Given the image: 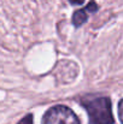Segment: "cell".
Returning <instances> with one entry per match:
<instances>
[{"instance_id":"6da1fadb","label":"cell","mask_w":123,"mask_h":124,"mask_svg":"<svg viewBox=\"0 0 123 124\" xmlns=\"http://www.w3.org/2000/svg\"><path fill=\"white\" fill-rule=\"evenodd\" d=\"M89 116V124H114L111 101L106 96L87 98L82 100Z\"/></svg>"},{"instance_id":"7a4b0ae2","label":"cell","mask_w":123,"mask_h":124,"mask_svg":"<svg viewBox=\"0 0 123 124\" xmlns=\"http://www.w3.org/2000/svg\"><path fill=\"white\" fill-rule=\"evenodd\" d=\"M43 124H80V121L71 108L64 105H57L46 112Z\"/></svg>"},{"instance_id":"3957f363","label":"cell","mask_w":123,"mask_h":124,"mask_svg":"<svg viewBox=\"0 0 123 124\" xmlns=\"http://www.w3.org/2000/svg\"><path fill=\"white\" fill-rule=\"evenodd\" d=\"M95 10H97V4L92 0V1L87 5L86 8L79 10V11H76V12L74 13V16H73V23H74L76 27H80L81 24H83V23L87 21V17H88L87 12H88V11L94 12Z\"/></svg>"},{"instance_id":"277c9868","label":"cell","mask_w":123,"mask_h":124,"mask_svg":"<svg viewBox=\"0 0 123 124\" xmlns=\"http://www.w3.org/2000/svg\"><path fill=\"white\" fill-rule=\"evenodd\" d=\"M17 124H33V116L32 115L25 116L22 121H19V123H17Z\"/></svg>"},{"instance_id":"5b68a950","label":"cell","mask_w":123,"mask_h":124,"mask_svg":"<svg viewBox=\"0 0 123 124\" xmlns=\"http://www.w3.org/2000/svg\"><path fill=\"white\" fill-rule=\"evenodd\" d=\"M69 1H70L71 4H77V5H79V4H82L84 0H69Z\"/></svg>"}]
</instances>
